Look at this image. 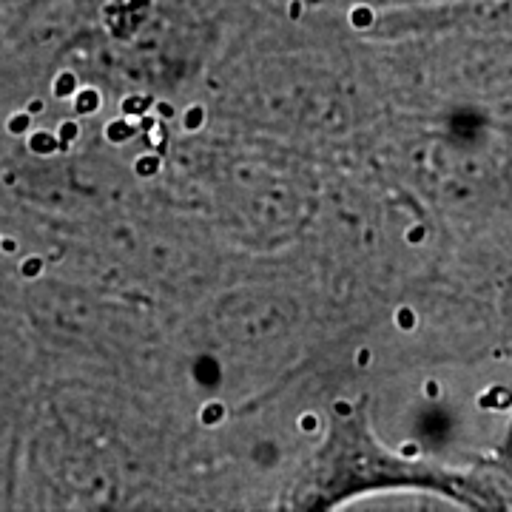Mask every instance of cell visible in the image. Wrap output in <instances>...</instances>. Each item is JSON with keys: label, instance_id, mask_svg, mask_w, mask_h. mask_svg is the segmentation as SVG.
Masks as SVG:
<instances>
[]
</instances>
